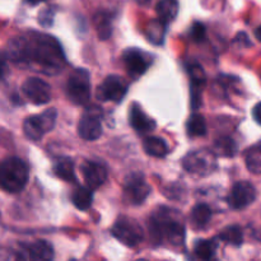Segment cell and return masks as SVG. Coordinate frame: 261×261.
I'll return each instance as SVG.
<instances>
[{
    "instance_id": "7a4b0ae2",
    "label": "cell",
    "mask_w": 261,
    "mask_h": 261,
    "mask_svg": "<svg viewBox=\"0 0 261 261\" xmlns=\"http://www.w3.org/2000/svg\"><path fill=\"white\" fill-rule=\"evenodd\" d=\"M149 231L153 240L162 242L167 240L175 246H180L185 240V226L182 223V217L175 209L161 206L149 219Z\"/></svg>"
},
{
    "instance_id": "5bb4252c",
    "label": "cell",
    "mask_w": 261,
    "mask_h": 261,
    "mask_svg": "<svg viewBox=\"0 0 261 261\" xmlns=\"http://www.w3.org/2000/svg\"><path fill=\"white\" fill-rule=\"evenodd\" d=\"M82 173H83L86 185L91 190L101 188L107 180V170L102 163L87 161L82 166Z\"/></svg>"
},
{
    "instance_id": "f546056e",
    "label": "cell",
    "mask_w": 261,
    "mask_h": 261,
    "mask_svg": "<svg viewBox=\"0 0 261 261\" xmlns=\"http://www.w3.org/2000/svg\"><path fill=\"white\" fill-rule=\"evenodd\" d=\"M54 15H55V10L53 8H46L43 9L42 12L40 13L38 15V20L42 25H46V27H50L53 24V20H54Z\"/></svg>"
},
{
    "instance_id": "277c9868",
    "label": "cell",
    "mask_w": 261,
    "mask_h": 261,
    "mask_svg": "<svg viewBox=\"0 0 261 261\" xmlns=\"http://www.w3.org/2000/svg\"><path fill=\"white\" fill-rule=\"evenodd\" d=\"M58 119V112L55 109H48L40 115H33L27 117L23 122V133L28 139L38 142L43 135L54 129Z\"/></svg>"
},
{
    "instance_id": "3957f363",
    "label": "cell",
    "mask_w": 261,
    "mask_h": 261,
    "mask_svg": "<svg viewBox=\"0 0 261 261\" xmlns=\"http://www.w3.org/2000/svg\"><path fill=\"white\" fill-rule=\"evenodd\" d=\"M28 177V166L20 158L10 157L0 163V188L7 193L22 191L27 185Z\"/></svg>"
},
{
    "instance_id": "6da1fadb",
    "label": "cell",
    "mask_w": 261,
    "mask_h": 261,
    "mask_svg": "<svg viewBox=\"0 0 261 261\" xmlns=\"http://www.w3.org/2000/svg\"><path fill=\"white\" fill-rule=\"evenodd\" d=\"M7 53L14 63H35L41 68L47 69V71L59 70L65 63V55L59 41L45 33L13 38L8 43Z\"/></svg>"
},
{
    "instance_id": "9a60e30c",
    "label": "cell",
    "mask_w": 261,
    "mask_h": 261,
    "mask_svg": "<svg viewBox=\"0 0 261 261\" xmlns=\"http://www.w3.org/2000/svg\"><path fill=\"white\" fill-rule=\"evenodd\" d=\"M129 121L133 129L138 133H142V134L153 132L155 127V122L148 115H145L142 107H139L138 105H134L130 110Z\"/></svg>"
},
{
    "instance_id": "7402d4cb",
    "label": "cell",
    "mask_w": 261,
    "mask_h": 261,
    "mask_svg": "<svg viewBox=\"0 0 261 261\" xmlns=\"http://www.w3.org/2000/svg\"><path fill=\"white\" fill-rule=\"evenodd\" d=\"M247 170L255 175H261V142L251 145L245 155Z\"/></svg>"
},
{
    "instance_id": "7c38bea8",
    "label": "cell",
    "mask_w": 261,
    "mask_h": 261,
    "mask_svg": "<svg viewBox=\"0 0 261 261\" xmlns=\"http://www.w3.org/2000/svg\"><path fill=\"white\" fill-rule=\"evenodd\" d=\"M23 93L33 105H46L51 99V87L41 78H28L22 86Z\"/></svg>"
},
{
    "instance_id": "5b68a950",
    "label": "cell",
    "mask_w": 261,
    "mask_h": 261,
    "mask_svg": "<svg viewBox=\"0 0 261 261\" xmlns=\"http://www.w3.org/2000/svg\"><path fill=\"white\" fill-rule=\"evenodd\" d=\"M182 166L189 173L195 176H208L216 170L217 158L213 150L198 149L185 155Z\"/></svg>"
},
{
    "instance_id": "4dcf8cb0",
    "label": "cell",
    "mask_w": 261,
    "mask_h": 261,
    "mask_svg": "<svg viewBox=\"0 0 261 261\" xmlns=\"http://www.w3.org/2000/svg\"><path fill=\"white\" fill-rule=\"evenodd\" d=\"M252 117H254L257 124L261 125V102L255 105V107L252 109Z\"/></svg>"
},
{
    "instance_id": "4fadbf2b",
    "label": "cell",
    "mask_w": 261,
    "mask_h": 261,
    "mask_svg": "<svg viewBox=\"0 0 261 261\" xmlns=\"http://www.w3.org/2000/svg\"><path fill=\"white\" fill-rule=\"evenodd\" d=\"M127 92V84L117 75H109L98 87V98L103 101L121 102Z\"/></svg>"
},
{
    "instance_id": "603a6c76",
    "label": "cell",
    "mask_w": 261,
    "mask_h": 261,
    "mask_svg": "<svg viewBox=\"0 0 261 261\" xmlns=\"http://www.w3.org/2000/svg\"><path fill=\"white\" fill-rule=\"evenodd\" d=\"M218 242L217 240H198L194 246V252L203 260H211L216 256Z\"/></svg>"
},
{
    "instance_id": "8992f818",
    "label": "cell",
    "mask_w": 261,
    "mask_h": 261,
    "mask_svg": "<svg viewBox=\"0 0 261 261\" xmlns=\"http://www.w3.org/2000/svg\"><path fill=\"white\" fill-rule=\"evenodd\" d=\"M66 96L76 105H86L91 98V78L84 69L73 71L66 82Z\"/></svg>"
},
{
    "instance_id": "83f0119b",
    "label": "cell",
    "mask_w": 261,
    "mask_h": 261,
    "mask_svg": "<svg viewBox=\"0 0 261 261\" xmlns=\"http://www.w3.org/2000/svg\"><path fill=\"white\" fill-rule=\"evenodd\" d=\"M94 25H96L97 33H98V36L102 40H106V38H109L111 36L112 27L109 15L97 14L94 17Z\"/></svg>"
},
{
    "instance_id": "f1b7e54d",
    "label": "cell",
    "mask_w": 261,
    "mask_h": 261,
    "mask_svg": "<svg viewBox=\"0 0 261 261\" xmlns=\"http://www.w3.org/2000/svg\"><path fill=\"white\" fill-rule=\"evenodd\" d=\"M190 36L193 38V41H195V42H201L206 36L205 25L201 22H194L193 25H191Z\"/></svg>"
},
{
    "instance_id": "ac0fdd59",
    "label": "cell",
    "mask_w": 261,
    "mask_h": 261,
    "mask_svg": "<svg viewBox=\"0 0 261 261\" xmlns=\"http://www.w3.org/2000/svg\"><path fill=\"white\" fill-rule=\"evenodd\" d=\"M178 9H180L178 0H160L157 5L158 19L165 24H168L177 17Z\"/></svg>"
},
{
    "instance_id": "30bf717a",
    "label": "cell",
    "mask_w": 261,
    "mask_h": 261,
    "mask_svg": "<svg viewBox=\"0 0 261 261\" xmlns=\"http://www.w3.org/2000/svg\"><path fill=\"white\" fill-rule=\"evenodd\" d=\"M256 199V189L249 181H240L234 184L227 201L232 209L241 211L251 205Z\"/></svg>"
},
{
    "instance_id": "ba28073f",
    "label": "cell",
    "mask_w": 261,
    "mask_h": 261,
    "mask_svg": "<svg viewBox=\"0 0 261 261\" xmlns=\"http://www.w3.org/2000/svg\"><path fill=\"white\" fill-rule=\"evenodd\" d=\"M102 110L93 106L82 116L78 124V133L83 139L96 140L102 135Z\"/></svg>"
},
{
    "instance_id": "8fae6325",
    "label": "cell",
    "mask_w": 261,
    "mask_h": 261,
    "mask_svg": "<svg viewBox=\"0 0 261 261\" xmlns=\"http://www.w3.org/2000/svg\"><path fill=\"white\" fill-rule=\"evenodd\" d=\"M150 58L152 56L145 54L144 51L138 50V48H127L122 54V61H124L125 68L133 78L143 75L149 69L150 64H152Z\"/></svg>"
},
{
    "instance_id": "d4e9b609",
    "label": "cell",
    "mask_w": 261,
    "mask_h": 261,
    "mask_svg": "<svg viewBox=\"0 0 261 261\" xmlns=\"http://www.w3.org/2000/svg\"><path fill=\"white\" fill-rule=\"evenodd\" d=\"M219 240L232 246H241L244 242V233L240 226H228L219 233Z\"/></svg>"
},
{
    "instance_id": "d6986e66",
    "label": "cell",
    "mask_w": 261,
    "mask_h": 261,
    "mask_svg": "<svg viewBox=\"0 0 261 261\" xmlns=\"http://www.w3.org/2000/svg\"><path fill=\"white\" fill-rule=\"evenodd\" d=\"M93 190L88 188V186H78L75 190L71 193V201H73L74 206L78 208L79 211H88L93 203Z\"/></svg>"
},
{
    "instance_id": "1f68e13d",
    "label": "cell",
    "mask_w": 261,
    "mask_h": 261,
    "mask_svg": "<svg viewBox=\"0 0 261 261\" xmlns=\"http://www.w3.org/2000/svg\"><path fill=\"white\" fill-rule=\"evenodd\" d=\"M255 37H256L257 40H259L261 42V25H259V27L255 30Z\"/></svg>"
},
{
    "instance_id": "ffe728a7",
    "label": "cell",
    "mask_w": 261,
    "mask_h": 261,
    "mask_svg": "<svg viewBox=\"0 0 261 261\" xmlns=\"http://www.w3.org/2000/svg\"><path fill=\"white\" fill-rule=\"evenodd\" d=\"M54 173L65 182H74L75 181L74 163L70 158H59L54 165Z\"/></svg>"
},
{
    "instance_id": "44dd1931",
    "label": "cell",
    "mask_w": 261,
    "mask_h": 261,
    "mask_svg": "<svg viewBox=\"0 0 261 261\" xmlns=\"http://www.w3.org/2000/svg\"><path fill=\"white\" fill-rule=\"evenodd\" d=\"M212 219V209L206 204H196L191 211V223L195 228H204Z\"/></svg>"
},
{
    "instance_id": "4316f807",
    "label": "cell",
    "mask_w": 261,
    "mask_h": 261,
    "mask_svg": "<svg viewBox=\"0 0 261 261\" xmlns=\"http://www.w3.org/2000/svg\"><path fill=\"white\" fill-rule=\"evenodd\" d=\"M213 152L223 157H233L237 152V145L231 138H221L216 142Z\"/></svg>"
},
{
    "instance_id": "9c48e42d",
    "label": "cell",
    "mask_w": 261,
    "mask_h": 261,
    "mask_svg": "<svg viewBox=\"0 0 261 261\" xmlns=\"http://www.w3.org/2000/svg\"><path fill=\"white\" fill-rule=\"evenodd\" d=\"M150 186L144 180L140 173H133L125 181L124 199L126 203L132 205H139L144 203L145 199L149 196Z\"/></svg>"
},
{
    "instance_id": "2e32d148",
    "label": "cell",
    "mask_w": 261,
    "mask_h": 261,
    "mask_svg": "<svg viewBox=\"0 0 261 261\" xmlns=\"http://www.w3.org/2000/svg\"><path fill=\"white\" fill-rule=\"evenodd\" d=\"M27 257L31 260H53L54 247L47 241L38 240L27 246Z\"/></svg>"
},
{
    "instance_id": "52a82bcc",
    "label": "cell",
    "mask_w": 261,
    "mask_h": 261,
    "mask_svg": "<svg viewBox=\"0 0 261 261\" xmlns=\"http://www.w3.org/2000/svg\"><path fill=\"white\" fill-rule=\"evenodd\" d=\"M114 237H116L121 244L134 247L139 245L143 240V229L134 219L129 217H120L115 222L111 229Z\"/></svg>"
},
{
    "instance_id": "836d02e7",
    "label": "cell",
    "mask_w": 261,
    "mask_h": 261,
    "mask_svg": "<svg viewBox=\"0 0 261 261\" xmlns=\"http://www.w3.org/2000/svg\"><path fill=\"white\" fill-rule=\"evenodd\" d=\"M3 70H4V64H3L2 61H0V75H2Z\"/></svg>"
},
{
    "instance_id": "484cf974",
    "label": "cell",
    "mask_w": 261,
    "mask_h": 261,
    "mask_svg": "<svg viewBox=\"0 0 261 261\" xmlns=\"http://www.w3.org/2000/svg\"><path fill=\"white\" fill-rule=\"evenodd\" d=\"M166 25L163 22L158 20H153L149 23V25L147 27V37L150 42H153L154 45H162L163 38H165V32H166Z\"/></svg>"
},
{
    "instance_id": "e0dca14e",
    "label": "cell",
    "mask_w": 261,
    "mask_h": 261,
    "mask_svg": "<svg viewBox=\"0 0 261 261\" xmlns=\"http://www.w3.org/2000/svg\"><path fill=\"white\" fill-rule=\"evenodd\" d=\"M143 148L147 154L155 158H163L170 153L167 142L160 137H147L143 140Z\"/></svg>"
},
{
    "instance_id": "cb8c5ba5",
    "label": "cell",
    "mask_w": 261,
    "mask_h": 261,
    "mask_svg": "<svg viewBox=\"0 0 261 261\" xmlns=\"http://www.w3.org/2000/svg\"><path fill=\"white\" fill-rule=\"evenodd\" d=\"M186 130H188L189 137H204L206 134V121L203 115L193 114L186 124Z\"/></svg>"
},
{
    "instance_id": "d6a6232c",
    "label": "cell",
    "mask_w": 261,
    "mask_h": 261,
    "mask_svg": "<svg viewBox=\"0 0 261 261\" xmlns=\"http://www.w3.org/2000/svg\"><path fill=\"white\" fill-rule=\"evenodd\" d=\"M25 2L31 3V4H38V3L43 2V0H25Z\"/></svg>"
}]
</instances>
